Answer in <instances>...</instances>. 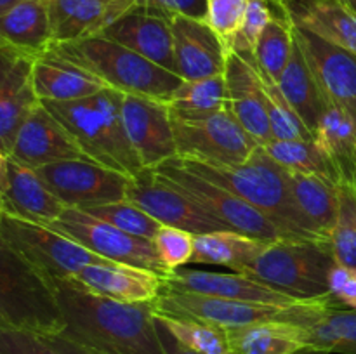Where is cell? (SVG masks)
Here are the masks:
<instances>
[{
    "label": "cell",
    "mask_w": 356,
    "mask_h": 354,
    "mask_svg": "<svg viewBox=\"0 0 356 354\" xmlns=\"http://www.w3.org/2000/svg\"><path fill=\"white\" fill-rule=\"evenodd\" d=\"M52 287L65 319L61 335L103 354H165L152 302L113 301L86 290L72 278Z\"/></svg>",
    "instance_id": "6da1fadb"
},
{
    "label": "cell",
    "mask_w": 356,
    "mask_h": 354,
    "mask_svg": "<svg viewBox=\"0 0 356 354\" xmlns=\"http://www.w3.org/2000/svg\"><path fill=\"white\" fill-rule=\"evenodd\" d=\"M124 92L104 89L75 101H40L83 153L104 167L134 177L145 167L132 149L122 118Z\"/></svg>",
    "instance_id": "7a4b0ae2"
},
{
    "label": "cell",
    "mask_w": 356,
    "mask_h": 354,
    "mask_svg": "<svg viewBox=\"0 0 356 354\" xmlns=\"http://www.w3.org/2000/svg\"><path fill=\"white\" fill-rule=\"evenodd\" d=\"M49 52L89 71L110 89L167 104L183 82L176 73L104 37L54 44Z\"/></svg>",
    "instance_id": "3957f363"
},
{
    "label": "cell",
    "mask_w": 356,
    "mask_h": 354,
    "mask_svg": "<svg viewBox=\"0 0 356 354\" xmlns=\"http://www.w3.org/2000/svg\"><path fill=\"white\" fill-rule=\"evenodd\" d=\"M334 266L330 242L278 238L266 239L240 274L298 301H312L330 295L329 273Z\"/></svg>",
    "instance_id": "277c9868"
},
{
    "label": "cell",
    "mask_w": 356,
    "mask_h": 354,
    "mask_svg": "<svg viewBox=\"0 0 356 354\" xmlns=\"http://www.w3.org/2000/svg\"><path fill=\"white\" fill-rule=\"evenodd\" d=\"M181 167L236 194L243 201L280 224L294 238L315 239L302 229L299 215L289 196L285 169L257 146L256 151L238 165H211L193 160L174 158Z\"/></svg>",
    "instance_id": "5b68a950"
},
{
    "label": "cell",
    "mask_w": 356,
    "mask_h": 354,
    "mask_svg": "<svg viewBox=\"0 0 356 354\" xmlns=\"http://www.w3.org/2000/svg\"><path fill=\"white\" fill-rule=\"evenodd\" d=\"M0 316L6 328L38 335L65 330L54 287L0 236Z\"/></svg>",
    "instance_id": "8992f818"
},
{
    "label": "cell",
    "mask_w": 356,
    "mask_h": 354,
    "mask_svg": "<svg viewBox=\"0 0 356 354\" xmlns=\"http://www.w3.org/2000/svg\"><path fill=\"white\" fill-rule=\"evenodd\" d=\"M0 236L51 283L73 278L87 264L106 262L80 243L49 226L16 217L3 210Z\"/></svg>",
    "instance_id": "52a82bcc"
},
{
    "label": "cell",
    "mask_w": 356,
    "mask_h": 354,
    "mask_svg": "<svg viewBox=\"0 0 356 354\" xmlns=\"http://www.w3.org/2000/svg\"><path fill=\"white\" fill-rule=\"evenodd\" d=\"M153 170L229 229L261 239L294 238L259 208L252 207L225 187L202 179L200 176L181 167L174 158L160 163Z\"/></svg>",
    "instance_id": "ba28073f"
},
{
    "label": "cell",
    "mask_w": 356,
    "mask_h": 354,
    "mask_svg": "<svg viewBox=\"0 0 356 354\" xmlns=\"http://www.w3.org/2000/svg\"><path fill=\"white\" fill-rule=\"evenodd\" d=\"M170 117L176 158L211 165H238L261 146L247 134L228 108L202 118H181L172 113Z\"/></svg>",
    "instance_id": "9c48e42d"
},
{
    "label": "cell",
    "mask_w": 356,
    "mask_h": 354,
    "mask_svg": "<svg viewBox=\"0 0 356 354\" xmlns=\"http://www.w3.org/2000/svg\"><path fill=\"white\" fill-rule=\"evenodd\" d=\"M47 226L103 259L155 271L162 276L167 274L160 262L153 239L122 231L79 208L66 207L61 217Z\"/></svg>",
    "instance_id": "30bf717a"
},
{
    "label": "cell",
    "mask_w": 356,
    "mask_h": 354,
    "mask_svg": "<svg viewBox=\"0 0 356 354\" xmlns=\"http://www.w3.org/2000/svg\"><path fill=\"white\" fill-rule=\"evenodd\" d=\"M306 301L294 305H270L256 302L232 301L212 295L177 292L163 287L159 297L152 302L153 312L169 316H183L198 321L211 323L221 328H238L261 321H294L299 307Z\"/></svg>",
    "instance_id": "8fae6325"
},
{
    "label": "cell",
    "mask_w": 356,
    "mask_h": 354,
    "mask_svg": "<svg viewBox=\"0 0 356 354\" xmlns=\"http://www.w3.org/2000/svg\"><path fill=\"white\" fill-rule=\"evenodd\" d=\"M35 170L61 203L79 210L125 200L131 183V176L92 160H66Z\"/></svg>",
    "instance_id": "7c38bea8"
},
{
    "label": "cell",
    "mask_w": 356,
    "mask_h": 354,
    "mask_svg": "<svg viewBox=\"0 0 356 354\" xmlns=\"http://www.w3.org/2000/svg\"><path fill=\"white\" fill-rule=\"evenodd\" d=\"M125 200L148 212L162 226L186 229L193 235L229 229L153 169H145L131 177Z\"/></svg>",
    "instance_id": "4fadbf2b"
},
{
    "label": "cell",
    "mask_w": 356,
    "mask_h": 354,
    "mask_svg": "<svg viewBox=\"0 0 356 354\" xmlns=\"http://www.w3.org/2000/svg\"><path fill=\"white\" fill-rule=\"evenodd\" d=\"M122 118L132 149L145 169L177 156L169 104L136 94L122 97Z\"/></svg>",
    "instance_id": "5bb4252c"
},
{
    "label": "cell",
    "mask_w": 356,
    "mask_h": 354,
    "mask_svg": "<svg viewBox=\"0 0 356 354\" xmlns=\"http://www.w3.org/2000/svg\"><path fill=\"white\" fill-rule=\"evenodd\" d=\"M35 59L0 44V149L7 156L21 125L40 104L33 85Z\"/></svg>",
    "instance_id": "9a60e30c"
},
{
    "label": "cell",
    "mask_w": 356,
    "mask_h": 354,
    "mask_svg": "<svg viewBox=\"0 0 356 354\" xmlns=\"http://www.w3.org/2000/svg\"><path fill=\"white\" fill-rule=\"evenodd\" d=\"M9 156L30 169L66 160H90L42 103L21 125Z\"/></svg>",
    "instance_id": "2e32d148"
},
{
    "label": "cell",
    "mask_w": 356,
    "mask_h": 354,
    "mask_svg": "<svg viewBox=\"0 0 356 354\" xmlns=\"http://www.w3.org/2000/svg\"><path fill=\"white\" fill-rule=\"evenodd\" d=\"M228 110L257 142L266 144L273 139L268 118L266 92L254 58H243L236 52H229L225 68Z\"/></svg>",
    "instance_id": "e0dca14e"
},
{
    "label": "cell",
    "mask_w": 356,
    "mask_h": 354,
    "mask_svg": "<svg viewBox=\"0 0 356 354\" xmlns=\"http://www.w3.org/2000/svg\"><path fill=\"white\" fill-rule=\"evenodd\" d=\"M163 287L177 292L212 295V297L242 302H256V304L294 305L302 302L240 273H214V271L179 267L163 276Z\"/></svg>",
    "instance_id": "ac0fdd59"
},
{
    "label": "cell",
    "mask_w": 356,
    "mask_h": 354,
    "mask_svg": "<svg viewBox=\"0 0 356 354\" xmlns=\"http://www.w3.org/2000/svg\"><path fill=\"white\" fill-rule=\"evenodd\" d=\"M294 37L327 101L355 108L356 56L302 28L294 26Z\"/></svg>",
    "instance_id": "d6986e66"
},
{
    "label": "cell",
    "mask_w": 356,
    "mask_h": 354,
    "mask_svg": "<svg viewBox=\"0 0 356 354\" xmlns=\"http://www.w3.org/2000/svg\"><path fill=\"white\" fill-rule=\"evenodd\" d=\"M141 0H49L54 44L101 37Z\"/></svg>",
    "instance_id": "ffe728a7"
},
{
    "label": "cell",
    "mask_w": 356,
    "mask_h": 354,
    "mask_svg": "<svg viewBox=\"0 0 356 354\" xmlns=\"http://www.w3.org/2000/svg\"><path fill=\"white\" fill-rule=\"evenodd\" d=\"M174 59L177 75L183 80H198L222 75L228 61V47L205 21L191 17H170Z\"/></svg>",
    "instance_id": "44dd1931"
},
{
    "label": "cell",
    "mask_w": 356,
    "mask_h": 354,
    "mask_svg": "<svg viewBox=\"0 0 356 354\" xmlns=\"http://www.w3.org/2000/svg\"><path fill=\"white\" fill-rule=\"evenodd\" d=\"M72 280L92 294L131 304L153 302L163 290L162 274L113 260L87 264Z\"/></svg>",
    "instance_id": "7402d4cb"
},
{
    "label": "cell",
    "mask_w": 356,
    "mask_h": 354,
    "mask_svg": "<svg viewBox=\"0 0 356 354\" xmlns=\"http://www.w3.org/2000/svg\"><path fill=\"white\" fill-rule=\"evenodd\" d=\"M294 323L305 330L308 347L356 354V311L344 307L332 295L305 302Z\"/></svg>",
    "instance_id": "603a6c76"
},
{
    "label": "cell",
    "mask_w": 356,
    "mask_h": 354,
    "mask_svg": "<svg viewBox=\"0 0 356 354\" xmlns=\"http://www.w3.org/2000/svg\"><path fill=\"white\" fill-rule=\"evenodd\" d=\"M285 184L302 229L312 238L330 242L339 210V186L322 176L289 169H285Z\"/></svg>",
    "instance_id": "cb8c5ba5"
},
{
    "label": "cell",
    "mask_w": 356,
    "mask_h": 354,
    "mask_svg": "<svg viewBox=\"0 0 356 354\" xmlns=\"http://www.w3.org/2000/svg\"><path fill=\"white\" fill-rule=\"evenodd\" d=\"M101 37L110 38L177 75L172 28L167 17L136 7L115 21Z\"/></svg>",
    "instance_id": "d4e9b609"
},
{
    "label": "cell",
    "mask_w": 356,
    "mask_h": 354,
    "mask_svg": "<svg viewBox=\"0 0 356 354\" xmlns=\"http://www.w3.org/2000/svg\"><path fill=\"white\" fill-rule=\"evenodd\" d=\"M278 10L294 26L356 56V12L346 0H285Z\"/></svg>",
    "instance_id": "484cf974"
},
{
    "label": "cell",
    "mask_w": 356,
    "mask_h": 354,
    "mask_svg": "<svg viewBox=\"0 0 356 354\" xmlns=\"http://www.w3.org/2000/svg\"><path fill=\"white\" fill-rule=\"evenodd\" d=\"M0 201L7 214L45 226L61 217L66 210V205L56 198L37 170L10 156L7 158L6 186Z\"/></svg>",
    "instance_id": "4316f807"
},
{
    "label": "cell",
    "mask_w": 356,
    "mask_h": 354,
    "mask_svg": "<svg viewBox=\"0 0 356 354\" xmlns=\"http://www.w3.org/2000/svg\"><path fill=\"white\" fill-rule=\"evenodd\" d=\"M313 141L332 163L339 186H350L356 191V121L350 111L329 101Z\"/></svg>",
    "instance_id": "83f0119b"
},
{
    "label": "cell",
    "mask_w": 356,
    "mask_h": 354,
    "mask_svg": "<svg viewBox=\"0 0 356 354\" xmlns=\"http://www.w3.org/2000/svg\"><path fill=\"white\" fill-rule=\"evenodd\" d=\"M0 44L40 58L54 45L49 0H19L0 16Z\"/></svg>",
    "instance_id": "f1b7e54d"
},
{
    "label": "cell",
    "mask_w": 356,
    "mask_h": 354,
    "mask_svg": "<svg viewBox=\"0 0 356 354\" xmlns=\"http://www.w3.org/2000/svg\"><path fill=\"white\" fill-rule=\"evenodd\" d=\"M33 85L40 101H75L110 89L86 69L58 58L52 52L35 59Z\"/></svg>",
    "instance_id": "f546056e"
},
{
    "label": "cell",
    "mask_w": 356,
    "mask_h": 354,
    "mask_svg": "<svg viewBox=\"0 0 356 354\" xmlns=\"http://www.w3.org/2000/svg\"><path fill=\"white\" fill-rule=\"evenodd\" d=\"M277 85L292 110L301 118L302 124L308 127L312 134H315L329 101L320 89L298 42H294L291 59Z\"/></svg>",
    "instance_id": "4dcf8cb0"
},
{
    "label": "cell",
    "mask_w": 356,
    "mask_h": 354,
    "mask_svg": "<svg viewBox=\"0 0 356 354\" xmlns=\"http://www.w3.org/2000/svg\"><path fill=\"white\" fill-rule=\"evenodd\" d=\"M226 332L232 354H294L308 347L302 326L291 321H261Z\"/></svg>",
    "instance_id": "1f68e13d"
},
{
    "label": "cell",
    "mask_w": 356,
    "mask_h": 354,
    "mask_svg": "<svg viewBox=\"0 0 356 354\" xmlns=\"http://www.w3.org/2000/svg\"><path fill=\"white\" fill-rule=\"evenodd\" d=\"M266 239L243 235L235 229L195 235V252L191 262L207 266H225L240 273L243 266L259 252Z\"/></svg>",
    "instance_id": "d6a6232c"
},
{
    "label": "cell",
    "mask_w": 356,
    "mask_h": 354,
    "mask_svg": "<svg viewBox=\"0 0 356 354\" xmlns=\"http://www.w3.org/2000/svg\"><path fill=\"white\" fill-rule=\"evenodd\" d=\"M228 108L225 73L198 80H183L169 101L170 113L181 118H202Z\"/></svg>",
    "instance_id": "836d02e7"
},
{
    "label": "cell",
    "mask_w": 356,
    "mask_h": 354,
    "mask_svg": "<svg viewBox=\"0 0 356 354\" xmlns=\"http://www.w3.org/2000/svg\"><path fill=\"white\" fill-rule=\"evenodd\" d=\"M294 24L284 16L271 17L254 51V62L264 80L278 83L294 49Z\"/></svg>",
    "instance_id": "e575fe53"
},
{
    "label": "cell",
    "mask_w": 356,
    "mask_h": 354,
    "mask_svg": "<svg viewBox=\"0 0 356 354\" xmlns=\"http://www.w3.org/2000/svg\"><path fill=\"white\" fill-rule=\"evenodd\" d=\"M263 149L278 163L289 170L302 174H315L325 179L332 180L339 186V179L334 170L332 163L327 160L315 144V141H280L271 139L270 142L263 144Z\"/></svg>",
    "instance_id": "d590c367"
},
{
    "label": "cell",
    "mask_w": 356,
    "mask_h": 354,
    "mask_svg": "<svg viewBox=\"0 0 356 354\" xmlns=\"http://www.w3.org/2000/svg\"><path fill=\"white\" fill-rule=\"evenodd\" d=\"M153 316L176 337V340L197 353L232 354L226 328L193 318H183V316H169L160 312H153Z\"/></svg>",
    "instance_id": "8d00e7d4"
},
{
    "label": "cell",
    "mask_w": 356,
    "mask_h": 354,
    "mask_svg": "<svg viewBox=\"0 0 356 354\" xmlns=\"http://www.w3.org/2000/svg\"><path fill=\"white\" fill-rule=\"evenodd\" d=\"M83 212L122 229V231L141 236V238L153 239L159 229L162 228V224L156 219H153L148 212H145L129 200L96 205V207L83 208Z\"/></svg>",
    "instance_id": "74e56055"
},
{
    "label": "cell",
    "mask_w": 356,
    "mask_h": 354,
    "mask_svg": "<svg viewBox=\"0 0 356 354\" xmlns=\"http://www.w3.org/2000/svg\"><path fill=\"white\" fill-rule=\"evenodd\" d=\"M330 248L336 264L356 267V193L350 186H339V210L330 233Z\"/></svg>",
    "instance_id": "f35d334b"
},
{
    "label": "cell",
    "mask_w": 356,
    "mask_h": 354,
    "mask_svg": "<svg viewBox=\"0 0 356 354\" xmlns=\"http://www.w3.org/2000/svg\"><path fill=\"white\" fill-rule=\"evenodd\" d=\"M263 83L264 92H266L268 118H270V128L273 139H280V141H312L313 134L302 124L298 113L292 110L277 83L264 78Z\"/></svg>",
    "instance_id": "ab89813d"
},
{
    "label": "cell",
    "mask_w": 356,
    "mask_h": 354,
    "mask_svg": "<svg viewBox=\"0 0 356 354\" xmlns=\"http://www.w3.org/2000/svg\"><path fill=\"white\" fill-rule=\"evenodd\" d=\"M156 253L167 273L191 262L195 252V235L181 228L162 226L153 238Z\"/></svg>",
    "instance_id": "60d3db41"
},
{
    "label": "cell",
    "mask_w": 356,
    "mask_h": 354,
    "mask_svg": "<svg viewBox=\"0 0 356 354\" xmlns=\"http://www.w3.org/2000/svg\"><path fill=\"white\" fill-rule=\"evenodd\" d=\"M271 17H273V12H271V3L268 0H249L242 26L233 38L229 52H236L243 58H254L257 40Z\"/></svg>",
    "instance_id": "b9f144b4"
},
{
    "label": "cell",
    "mask_w": 356,
    "mask_h": 354,
    "mask_svg": "<svg viewBox=\"0 0 356 354\" xmlns=\"http://www.w3.org/2000/svg\"><path fill=\"white\" fill-rule=\"evenodd\" d=\"M249 0H207V17L205 23L212 28L222 44L232 47L235 35L242 26Z\"/></svg>",
    "instance_id": "7bdbcfd3"
},
{
    "label": "cell",
    "mask_w": 356,
    "mask_h": 354,
    "mask_svg": "<svg viewBox=\"0 0 356 354\" xmlns=\"http://www.w3.org/2000/svg\"><path fill=\"white\" fill-rule=\"evenodd\" d=\"M0 354H61L44 335L17 328H0Z\"/></svg>",
    "instance_id": "ee69618b"
},
{
    "label": "cell",
    "mask_w": 356,
    "mask_h": 354,
    "mask_svg": "<svg viewBox=\"0 0 356 354\" xmlns=\"http://www.w3.org/2000/svg\"><path fill=\"white\" fill-rule=\"evenodd\" d=\"M139 7L167 19L174 16H183L205 21L207 17V0H141Z\"/></svg>",
    "instance_id": "f6af8a7d"
},
{
    "label": "cell",
    "mask_w": 356,
    "mask_h": 354,
    "mask_svg": "<svg viewBox=\"0 0 356 354\" xmlns=\"http://www.w3.org/2000/svg\"><path fill=\"white\" fill-rule=\"evenodd\" d=\"M329 292L344 307L356 311V267L336 264L329 273Z\"/></svg>",
    "instance_id": "bcb514c9"
},
{
    "label": "cell",
    "mask_w": 356,
    "mask_h": 354,
    "mask_svg": "<svg viewBox=\"0 0 356 354\" xmlns=\"http://www.w3.org/2000/svg\"><path fill=\"white\" fill-rule=\"evenodd\" d=\"M44 337L45 340H47V342L61 354H103L82 346V344L75 342V340L68 339V337L61 335V333H58V335H44Z\"/></svg>",
    "instance_id": "7dc6e473"
},
{
    "label": "cell",
    "mask_w": 356,
    "mask_h": 354,
    "mask_svg": "<svg viewBox=\"0 0 356 354\" xmlns=\"http://www.w3.org/2000/svg\"><path fill=\"white\" fill-rule=\"evenodd\" d=\"M156 319V318H155ZM156 328H159V335H160V342H162L163 353L165 354H200L197 351L190 349V347L183 346L179 340H176V337L162 325V323L156 319Z\"/></svg>",
    "instance_id": "c3c4849f"
},
{
    "label": "cell",
    "mask_w": 356,
    "mask_h": 354,
    "mask_svg": "<svg viewBox=\"0 0 356 354\" xmlns=\"http://www.w3.org/2000/svg\"><path fill=\"white\" fill-rule=\"evenodd\" d=\"M7 158L9 156L0 149V200H2L3 186H6V174H7Z\"/></svg>",
    "instance_id": "681fc988"
},
{
    "label": "cell",
    "mask_w": 356,
    "mask_h": 354,
    "mask_svg": "<svg viewBox=\"0 0 356 354\" xmlns=\"http://www.w3.org/2000/svg\"><path fill=\"white\" fill-rule=\"evenodd\" d=\"M294 354H330V353H327V351H322V349H313V347H302V349L296 351Z\"/></svg>",
    "instance_id": "f907efd6"
},
{
    "label": "cell",
    "mask_w": 356,
    "mask_h": 354,
    "mask_svg": "<svg viewBox=\"0 0 356 354\" xmlns=\"http://www.w3.org/2000/svg\"><path fill=\"white\" fill-rule=\"evenodd\" d=\"M17 2H19V0H0V16H2L3 12H7V10H9L10 7Z\"/></svg>",
    "instance_id": "816d5d0a"
},
{
    "label": "cell",
    "mask_w": 356,
    "mask_h": 354,
    "mask_svg": "<svg viewBox=\"0 0 356 354\" xmlns=\"http://www.w3.org/2000/svg\"><path fill=\"white\" fill-rule=\"evenodd\" d=\"M268 2H270L271 6H275V7H277V9H278V7H280L282 3L285 2V0H268Z\"/></svg>",
    "instance_id": "f5cc1de1"
},
{
    "label": "cell",
    "mask_w": 356,
    "mask_h": 354,
    "mask_svg": "<svg viewBox=\"0 0 356 354\" xmlns=\"http://www.w3.org/2000/svg\"><path fill=\"white\" fill-rule=\"evenodd\" d=\"M346 2H348V6H350L351 9H353L356 12V0H346Z\"/></svg>",
    "instance_id": "db71d44e"
},
{
    "label": "cell",
    "mask_w": 356,
    "mask_h": 354,
    "mask_svg": "<svg viewBox=\"0 0 356 354\" xmlns=\"http://www.w3.org/2000/svg\"><path fill=\"white\" fill-rule=\"evenodd\" d=\"M348 111H350L351 117H353V118H355V121H356V106H355V108H351V110H348Z\"/></svg>",
    "instance_id": "11a10c76"
},
{
    "label": "cell",
    "mask_w": 356,
    "mask_h": 354,
    "mask_svg": "<svg viewBox=\"0 0 356 354\" xmlns=\"http://www.w3.org/2000/svg\"><path fill=\"white\" fill-rule=\"evenodd\" d=\"M2 217H3V205L2 201H0V222H2Z\"/></svg>",
    "instance_id": "9f6ffc18"
},
{
    "label": "cell",
    "mask_w": 356,
    "mask_h": 354,
    "mask_svg": "<svg viewBox=\"0 0 356 354\" xmlns=\"http://www.w3.org/2000/svg\"><path fill=\"white\" fill-rule=\"evenodd\" d=\"M355 193H356V191H355Z\"/></svg>",
    "instance_id": "6f0895ef"
}]
</instances>
